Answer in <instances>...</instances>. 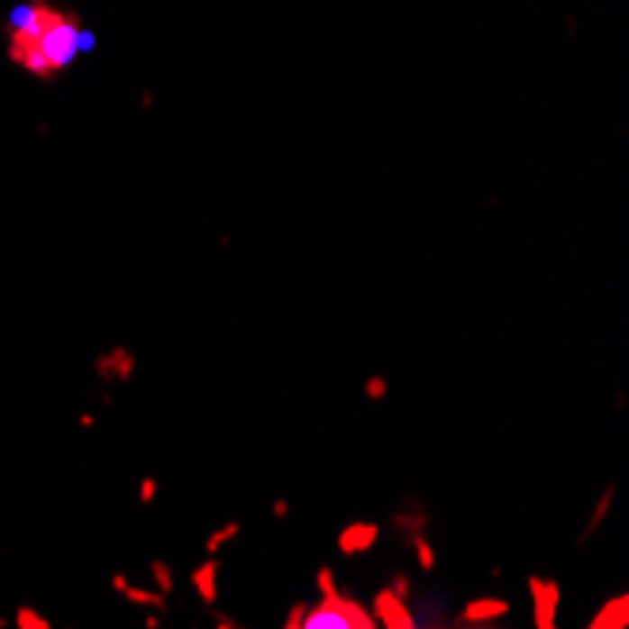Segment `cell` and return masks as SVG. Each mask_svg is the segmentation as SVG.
<instances>
[{
  "mask_svg": "<svg viewBox=\"0 0 629 629\" xmlns=\"http://www.w3.org/2000/svg\"><path fill=\"white\" fill-rule=\"evenodd\" d=\"M83 50H91V34L79 27L76 15L53 8L50 0H27L8 19L12 65L38 79L65 72Z\"/></svg>",
  "mask_w": 629,
  "mask_h": 629,
  "instance_id": "obj_1",
  "label": "cell"
},
{
  "mask_svg": "<svg viewBox=\"0 0 629 629\" xmlns=\"http://www.w3.org/2000/svg\"><path fill=\"white\" fill-rule=\"evenodd\" d=\"M298 629H373V618L359 603L324 596V603H317L309 615H298Z\"/></svg>",
  "mask_w": 629,
  "mask_h": 629,
  "instance_id": "obj_2",
  "label": "cell"
},
{
  "mask_svg": "<svg viewBox=\"0 0 629 629\" xmlns=\"http://www.w3.org/2000/svg\"><path fill=\"white\" fill-rule=\"evenodd\" d=\"M535 599H539V625L551 629V615H554V588L551 584H535Z\"/></svg>",
  "mask_w": 629,
  "mask_h": 629,
  "instance_id": "obj_3",
  "label": "cell"
},
{
  "mask_svg": "<svg viewBox=\"0 0 629 629\" xmlns=\"http://www.w3.org/2000/svg\"><path fill=\"white\" fill-rule=\"evenodd\" d=\"M377 606H381V615L388 618L392 629H411V622H407V615H404V606H396L392 596H381V599H377Z\"/></svg>",
  "mask_w": 629,
  "mask_h": 629,
  "instance_id": "obj_4",
  "label": "cell"
},
{
  "mask_svg": "<svg viewBox=\"0 0 629 629\" xmlns=\"http://www.w3.org/2000/svg\"><path fill=\"white\" fill-rule=\"evenodd\" d=\"M366 542H373V528H369V524H366V528L359 524L354 532L343 535V547H347V551H359V547H366Z\"/></svg>",
  "mask_w": 629,
  "mask_h": 629,
  "instance_id": "obj_5",
  "label": "cell"
},
{
  "mask_svg": "<svg viewBox=\"0 0 629 629\" xmlns=\"http://www.w3.org/2000/svg\"><path fill=\"white\" fill-rule=\"evenodd\" d=\"M501 611H506V606H501V603H475L471 611H468V618H482V615H501Z\"/></svg>",
  "mask_w": 629,
  "mask_h": 629,
  "instance_id": "obj_6",
  "label": "cell"
},
{
  "mask_svg": "<svg viewBox=\"0 0 629 629\" xmlns=\"http://www.w3.org/2000/svg\"><path fill=\"white\" fill-rule=\"evenodd\" d=\"M19 625H23V629H46V622H41V618H34L31 611H23V615H19Z\"/></svg>",
  "mask_w": 629,
  "mask_h": 629,
  "instance_id": "obj_7",
  "label": "cell"
}]
</instances>
